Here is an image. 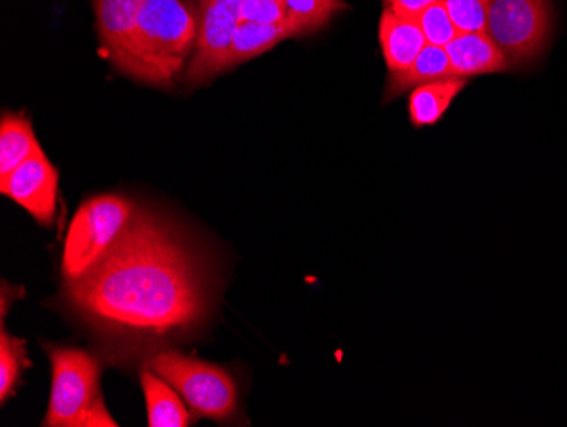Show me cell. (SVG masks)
I'll return each instance as SVG.
<instances>
[{
  "label": "cell",
  "instance_id": "obj_5",
  "mask_svg": "<svg viewBox=\"0 0 567 427\" xmlns=\"http://www.w3.org/2000/svg\"><path fill=\"white\" fill-rule=\"evenodd\" d=\"M146 368L171 384L184 398L194 417L231 419L238 410V388L234 376L221 366L165 349L146 363Z\"/></svg>",
  "mask_w": 567,
  "mask_h": 427
},
{
  "label": "cell",
  "instance_id": "obj_8",
  "mask_svg": "<svg viewBox=\"0 0 567 427\" xmlns=\"http://www.w3.org/2000/svg\"><path fill=\"white\" fill-rule=\"evenodd\" d=\"M0 193L48 227L55 222L59 171L41 150L0 180Z\"/></svg>",
  "mask_w": 567,
  "mask_h": 427
},
{
  "label": "cell",
  "instance_id": "obj_9",
  "mask_svg": "<svg viewBox=\"0 0 567 427\" xmlns=\"http://www.w3.org/2000/svg\"><path fill=\"white\" fill-rule=\"evenodd\" d=\"M143 0H94L102 47L121 72L135 78L138 14Z\"/></svg>",
  "mask_w": 567,
  "mask_h": 427
},
{
  "label": "cell",
  "instance_id": "obj_10",
  "mask_svg": "<svg viewBox=\"0 0 567 427\" xmlns=\"http://www.w3.org/2000/svg\"><path fill=\"white\" fill-rule=\"evenodd\" d=\"M455 78H476L512 70L505 53L487 33H458L445 47Z\"/></svg>",
  "mask_w": 567,
  "mask_h": 427
},
{
  "label": "cell",
  "instance_id": "obj_15",
  "mask_svg": "<svg viewBox=\"0 0 567 427\" xmlns=\"http://www.w3.org/2000/svg\"><path fill=\"white\" fill-rule=\"evenodd\" d=\"M447 78H455L447 50L442 47L426 44L423 52L416 57L415 62L411 63L410 67L401 70V72L390 73L388 85H385V98H400L406 91H413L420 85Z\"/></svg>",
  "mask_w": 567,
  "mask_h": 427
},
{
  "label": "cell",
  "instance_id": "obj_21",
  "mask_svg": "<svg viewBox=\"0 0 567 427\" xmlns=\"http://www.w3.org/2000/svg\"><path fill=\"white\" fill-rule=\"evenodd\" d=\"M240 19L257 24H282L289 21L284 0H244Z\"/></svg>",
  "mask_w": 567,
  "mask_h": 427
},
{
  "label": "cell",
  "instance_id": "obj_16",
  "mask_svg": "<svg viewBox=\"0 0 567 427\" xmlns=\"http://www.w3.org/2000/svg\"><path fill=\"white\" fill-rule=\"evenodd\" d=\"M33 124L24 114L4 113L0 121V180L41 152Z\"/></svg>",
  "mask_w": 567,
  "mask_h": 427
},
{
  "label": "cell",
  "instance_id": "obj_19",
  "mask_svg": "<svg viewBox=\"0 0 567 427\" xmlns=\"http://www.w3.org/2000/svg\"><path fill=\"white\" fill-rule=\"evenodd\" d=\"M458 33H487L489 0H444Z\"/></svg>",
  "mask_w": 567,
  "mask_h": 427
},
{
  "label": "cell",
  "instance_id": "obj_17",
  "mask_svg": "<svg viewBox=\"0 0 567 427\" xmlns=\"http://www.w3.org/2000/svg\"><path fill=\"white\" fill-rule=\"evenodd\" d=\"M31 368L25 340L11 336L2 325L0 331V400L2 404L16 394L25 369Z\"/></svg>",
  "mask_w": 567,
  "mask_h": 427
},
{
  "label": "cell",
  "instance_id": "obj_22",
  "mask_svg": "<svg viewBox=\"0 0 567 427\" xmlns=\"http://www.w3.org/2000/svg\"><path fill=\"white\" fill-rule=\"evenodd\" d=\"M436 2H442V0H384V6L385 11L416 21L425 9L436 4Z\"/></svg>",
  "mask_w": 567,
  "mask_h": 427
},
{
  "label": "cell",
  "instance_id": "obj_2",
  "mask_svg": "<svg viewBox=\"0 0 567 427\" xmlns=\"http://www.w3.org/2000/svg\"><path fill=\"white\" fill-rule=\"evenodd\" d=\"M197 41V19L183 0H143L135 79L167 88L183 72Z\"/></svg>",
  "mask_w": 567,
  "mask_h": 427
},
{
  "label": "cell",
  "instance_id": "obj_14",
  "mask_svg": "<svg viewBox=\"0 0 567 427\" xmlns=\"http://www.w3.org/2000/svg\"><path fill=\"white\" fill-rule=\"evenodd\" d=\"M301 30L291 21L282 22V24H257V22L241 21L238 24L237 33H235L231 50H229L228 70L264 55L288 38L301 37Z\"/></svg>",
  "mask_w": 567,
  "mask_h": 427
},
{
  "label": "cell",
  "instance_id": "obj_3",
  "mask_svg": "<svg viewBox=\"0 0 567 427\" xmlns=\"http://www.w3.org/2000/svg\"><path fill=\"white\" fill-rule=\"evenodd\" d=\"M51 390L44 427H116L101 394V365L87 350L47 346Z\"/></svg>",
  "mask_w": 567,
  "mask_h": 427
},
{
  "label": "cell",
  "instance_id": "obj_13",
  "mask_svg": "<svg viewBox=\"0 0 567 427\" xmlns=\"http://www.w3.org/2000/svg\"><path fill=\"white\" fill-rule=\"evenodd\" d=\"M467 84V79L447 78L413 89L408 101L411 124L423 129L439 123Z\"/></svg>",
  "mask_w": 567,
  "mask_h": 427
},
{
  "label": "cell",
  "instance_id": "obj_6",
  "mask_svg": "<svg viewBox=\"0 0 567 427\" xmlns=\"http://www.w3.org/2000/svg\"><path fill=\"white\" fill-rule=\"evenodd\" d=\"M487 34L512 69H525L546 52L553 34L550 0H489Z\"/></svg>",
  "mask_w": 567,
  "mask_h": 427
},
{
  "label": "cell",
  "instance_id": "obj_4",
  "mask_svg": "<svg viewBox=\"0 0 567 427\" xmlns=\"http://www.w3.org/2000/svg\"><path fill=\"white\" fill-rule=\"evenodd\" d=\"M136 210L132 200L120 194H101L82 203L63 247L62 273L66 283L81 279L110 254Z\"/></svg>",
  "mask_w": 567,
  "mask_h": 427
},
{
  "label": "cell",
  "instance_id": "obj_11",
  "mask_svg": "<svg viewBox=\"0 0 567 427\" xmlns=\"http://www.w3.org/2000/svg\"><path fill=\"white\" fill-rule=\"evenodd\" d=\"M379 43L390 73L410 67L429 44L419 21L401 18L385 9L379 21Z\"/></svg>",
  "mask_w": 567,
  "mask_h": 427
},
{
  "label": "cell",
  "instance_id": "obj_12",
  "mask_svg": "<svg viewBox=\"0 0 567 427\" xmlns=\"http://www.w3.org/2000/svg\"><path fill=\"white\" fill-rule=\"evenodd\" d=\"M140 382L145 394L146 423L150 427L193 426L196 417L171 384L150 368L142 369Z\"/></svg>",
  "mask_w": 567,
  "mask_h": 427
},
{
  "label": "cell",
  "instance_id": "obj_20",
  "mask_svg": "<svg viewBox=\"0 0 567 427\" xmlns=\"http://www.w3.org/2000/svg\"><path fill=\"white\" fill-rule=\"evenodd\" d=\"M416 21L425 34L426 43L433 47L445 48L458 34L457 28L445 9L444 0L425 9Z\"/></svg>",
  "mask_w": 567,
  "mask_h": 427
},
{
  "label": "cell",
  "instance_id": "obj_18",
  "mask_svg": "<svg viewBox=\"0 0 567 427\" xmlns=\"http://www.w3.org/2000/svg\"><path fill=\"white\" fill-rule=\"evenodd\" d=\"M284 8L289 21L308 34L327 27L333 16L346 11L347 4L343 0H284Z\"/></svg>",
  "mask_w": 567,
  "mask_h": 427
},
{
  "label": "cell",
  "instance_id": "obj_7",
  "mask_svg": "<svg viewBox=\"0 0 567 427\" xmlns=\"http://www.w3.org/2000/svg\"><path fill=\"white\" fill-rule=\"evenodd\" d=\"M241 4L244 0H199L196 48L187 65L189 84H204L228 70Z\"/></svg>",
  "mask_w": 567,
  "mask_h": 427
},
{
  "label": "cell",
  "instance_id": "obj_1",
  "mask_svg": "<svg viewBox=\"0 0 567 427\" xmlns=\"http://www.w3.org/2000/svg\"><path fill=\"white\" fill-rule=\"evenodd\" d=\"M66 296L82 317L117 336H177L208 311L196 257L167 223L143 209L97 266L66 283Z\"/></svg>",
  "mask_w": 567,
  "mask_h": 427
}]
</instances>
